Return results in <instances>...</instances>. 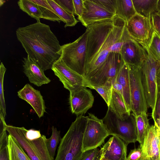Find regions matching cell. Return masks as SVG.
<instances>
[{
	"instance_id": "1",
	"label": "cell",
	"mask_w": 160,
	"mask_h": 160,
	"mask_svg": "<svg viewBox=\"0 0 160 160\" xmlns=\"http://www.w3.org/2000/svg\"><path fill=\"white\" fill-rule=\"evenodd\" d=\"M127 22L115 15L111 19L89 25L85 79L105 61L113 45L123 37Z\"/></svg>"
},
{
	"instance_id": "2",
	"label": "cell",
	"mask_w": 160,
	"mask_h": 160,
	"mask_svg": "<svg viewBox=\"0 0 160 160\" xmlns=\"http://www.w3.org/2000/svg\"><path fill=\"white\" fill-rule=\"evenodd\" d=\"M18 40L26 53L44 71L60 58L62 46L50 26L40 21L18 28Z\"/></svg>"
},
{
	"instance_id": "3",
	"label": "cell",
	"mask_w": 160,
	"mask_h": 160,
	"mask_svg": "<svg viewBox=\"0 0 160 160\" xmlns=\"http://www.w3.org/2000/svg\"><path fill=\"white\" fill-rule=\"evenodd\" d=\"M88 116H78L61 138L55 160H81L82 140Z\"/></svg>"
},
{
	"instance_id": "4",
	"label": "cell",
	"mask_w": 160,
	"mask_h": 160,
	"mask_svg": "<svg viewBox=\"0 0 160 160\" xmlns=\"http://www.w3.org/2000/svg\"><path fill=\"white\" fill-rule=\"evenodd\" d=\"M88 31L74 41L62 46L60 58L69 68L84 77L85 72Z\"/></svg>"
},
{
	"instance_id": "5",
	"label": "cell",
	"mask_w": 160,
	"mask_h": 160,
	"mask_svg": "<svg viewBox=\"0 0 160 160\" xmlns=\"http://www.w3.org/2000/svg\"><path fill=\"white\" fill-rule=\"evenodd\" d=\"M109 135L119 137L128 145L137 141V133L135 117L132 112L127 118L122 120L108 107L102 119Z\"/></svg>"
},
{
	"instance_id": "6",
	"label": "cell",
	"mask_w": 160,
	"mask_h": 160,
	"mask_svg": "<svg viewBox=\"0 0 160 160\" xmlns=\"http://www.w3.org/2000/svg\"><path fill=\"white\" fill-rule=\"evenodd\" d=\"M6 130L18 142L31 160H53L47 148L45 135H42L39 138L30 140L26 137L27 130L24 127L7 125Z\"/></svg>"
},
{
	"instance_id": "7",
	"label": "cell",
	"mask_w": 160,
	"mask_h": 160,
	"mask_svg": "<svg viewBox=\"0 0 160 160\" xmlns=\"http://www.w3.org/2000/svg\"><path fill=\"white\" fill-rule=\"evenodd\" d=\"M123 61L120 53L110 52L104 62L86 80L92 87L112 86Z\"/></svg>"
},
{
	"instance_id": "8",
	"label": "cell",
	"mask_w": 160,
	"mask_h": 160,
	"mask_svg": "<svg viewBox=\"0 0 160 160\" xmlns=\"http://www.w3.org/2000/svg\"><path fill=\"white\" fill-rule=\"evenodd\" d=\"M148 53V56L141 68L142 78L148 108H151L152 114L157 100L158 91L157 72L160 66V62Z\"/></svg>"
},
{
	"instance_id": "9",
	"label": "cell",
	"mask_w": 160,
	"mask_h": 160,
	"mask_svg": "<svg viewBox=\"0 0 160 160\" xmlns=\"http://www.w3.org/2000/svg\"><path fill=\"white\" fill-rule=\"evenodd\" d=\"M88 115L83 138V152L100 146L110 135L102 119L92 113Z\"/></svg>"
},
{
	"instance_id": "10",
	"label": "cell",
	"mask_w": 160,
	"mask_h": 160,
	"mask_svg": "<svg viewBox=\"0 0 160 160\" xmlns=\"http://www.w3.org/2000/svg\"><path fill=\"white\" fill-rule=\"evenodd\" d=\"M128 66L131 112L134 115L147 113L148 108L142 81L141 68Z\"/></svg>"
},
{
	"instance_id": "11",
	"label": "cell",
	"mask_w": 160,
	"mask_h": 160,
	"mask_svg": "<svg viewBox=\"0 0 160 160\" xmlns=\"http://www.w3.org/2000/svg\"><path fill=\"white\" fill-rule=\"evenodd\" d=\"M130 36L147 50L154 32L151 18L136 13L127 23Z\"/></svg>"
},
{
	"instance_id": "12",
	"label": "cell",
	"mask_w": 160,
	"mask_h": 160,
	"mask_svg": "<svg viewBox=\"0 0 160 160\" xmlns=\"http://www.w3.org/2000/svg\"><path fill=\"white\" fill-rule=\"evenodd\" d=\"M51 69L62 83L64 88L69 92L81 87L92 89V86L83 76L69 68L60 59L54 64Z\"/></svg>"
},
{
	"instance_id": "13",
	"label": "cell",
	"mask_w": 160,
	"mask_h": 160,
	"mask_svg": "<svg viewBox=\"0 0 160 160\" xmlns=\"http://www.w3.org/2000/svg\"><path fill=\"white\" fill-rule=\"evenodd\" d=\"M122 58L129 66L141 68L147 58L146 50L129 35L123 44L120 52Z\"/></svg>"
},
{
	"instance_id": "14",
	"label": "cell",
	"mask_w": 160,
	"mask_h": 160,
	"mask_svg": "<svg viewBox=\"0 0 160 160\" xmlns=\"http://www.w3.org/2000/svg\"><path fill=\"white\" fill-rule=\"evenodd\" d=\"M83 1V12L81 16L78 18L86 28L97 22L111 19L115 15L94 2L93 0Z\"/></svg>"
},
{
	"instance_id": "15",
	"label": "cell",
	"mask_w": 160,
	"mask_h": 160,
	"mask_svg": "<svg viewBox=\"0 0 160 160\" xmlns=\"http://www.w3.org/2000/svg\"><path fill=\"white\" fill-rule=\"evenodd\" d=\"M94 98L90 90L81 87L70 92L69 102L71 112L78 116L84 114L92 106Z\"/></svg>"
},
{
	"instance_id": "16",
	"label": "cell",
	"mask_w": 160,
	"mask_h": 160,
	"mask_svg": "<svg viewBox=\"0 0 160 160\" xmlns=\"http://www.w3.org/2000/svg\"><path fill=\"white\" fill-rule=\"evenodd\" d=\"M127 145L121 139L111 137L101 148V157L106 160H126Z\"/></svg>"
},
{
	"instance_id": "17",
	"label": "cell",
	"mask_w": 160,
	"mask_h": 160,
	"mask_svg": "<svg viewBox=\"0 0 160 160\" xmlns=\"http://www.w3.org/2000/svg\"><path fill=\"white\" fill-rule=\"evenodd\" d=\"M141 147L149 160H160V130L155 124L150 126Z\"/></svg>"
},
{
	"instance_id": "18",
	"label": "cell",
	"mask_w": 160,
	"mask_h": 160,
	"mask_svg": "<svg viewBox=\"0 0 160 160\" xmlns=\"http://www.w3.org/2000/svg\"><path fill=\"white\" fill-rule=\"evenodd\" d=\"M21 99L28 103L33 108L39 118L43 116L46 112L44 101L40 92L27 83L18 92Z\"/></svg>"
},
{
	"instance_id": "19",
	"label": "cell",
	"mask_w": 160,
	"mask_h": 160,
	"mask_svg": "<svg viewBox=\"0 0 160 160\" xmlns=\"http://www.w3.org/2000/svg\"><path fill=\"white\" fill-rule=\"evenodd\" d=\"M22 62L23 72L31 83L39 87L50 82L51 80L44 74V71L28 56L23 58Z\"/></svg>"
},
{
	"instance_id": "20",
	"label": "cell",
	"mask_w": 160,
	"mask_h": 160,
	"mask_svg": "<svg viewBox=\"0 0 160 160\" xmlns=\"http://www.w3.org/2000/svg\"><path fill=\"white\" fill-rule=\"evenodd\" d=\"M115 79L121 85L123 96L128 112H131L130 86L129 68L123 61L118 71Z\"/></svg>"
},
{
	"instance_id": "21",
	"label": "cell",
	"mask_w": 160,
	"mask_h": 160,
	"mask_svg": "<svg viewBox=\"0 0 160 160\" xmlns=\"http://www.w3.org/2000/svg\"><path fill=\"white\" fill-rule=\"evenodd\" d=\"M108 107L118 118L122 120L128 118L131 113L128 111L123 96L113 88Z\"/></svg>"
},
{
	"instance_id": "22",
	"label": "cell",
	"mask_w": 160,
	"mask_h": 160,
	"mask_svg": "<svg viewBox=\"0 0 160 160\" xmlns=\"http://www.w3.org/2000/svg\"><path fill=\"white\" fill-rule=\"evenodd\" d=\"M137 14L147 18L158 12L159 0H132Z\"/></svg>"
},
{
	"instance_id": "23",
	"label": "cell",
	"mask_w": 160,
	"mask_h": 160,
	"mask_svg": "<svg viewBox=\"0 0 160 160\" xmlns=\"http://www.w3.org/2000/svg\"><path fill=\"white\" fill-rule=\"evenodd\" d=\"M136 13L132 0H116L115 15L127 22Z\"/></svg>"
},
{
	"instance_id": "24",
	"label": "cell",
	"mask_w": 160,
	"mask_h": 160,
	"mask_svg": "<svg viewBox=\"0 0 160 160\" xmlns=\"http://www.w3.org/2000/svg\"><path fill=\"white\" fill-rule=\"evenodd\" d=\"M134 116L135 118L137 131V141L140 143V146L142 147L145 136L150 126L147 113L142 112L137 115Z\"/></svg>"
},
{
	"instance_id": "25",
	"label": "cell",
	"mask_w": 160,
	"mask_h": 160,
	"mask_svg": "<svg viewBox=\"0 0 160 160\" xmlns=\"http://www.w3.org/2000/svg\"><path fill=\"white\" fill-rule=\"evenodd\" d=\"M8 147L10 160H31L18 142L9 134Z\"/></svg>"
},
{
	"instance_id": "26",
	"label": "cell",
	"mask_w": 160,
	"mask_h": 160,
	"mask_svg": "<svg viewBox=\"0 0 160 160\" xmlns=\"http://www.w3.org/2000/svg\"><path fill=\"white\" fill-rule=\"evenodd\" d=\"M39 8L42 14V18L60 23L63 22L56 12L51 7L47 0H31Z\"/></svg>"
},
{
	"instance_id": "27",
	"label": "cell",
	"mask_w": 160,
	"mask_h": 160,
	"mask_svg": "<svg viewBox=\"0 0 160 160\" xmlns=\"http://www.w3.org/2000/svg\"><path fill=\"white\" fill-rule=\"evenodd\" d=\"M50 5L56 12L63 22L65 23V28L68 27H73L75 26L79 22L75 18L74 14L71 13L63 9L54 0H47Z\"/></svg>"
},
{
	"instance_id": "28",
	"label": "cell",
	"mask_w": 160,
	"mask_h": 160,
	"mask_svg": "<svg viewBox=\"0 0 160 160\" xmlns=\"http://www.w3.org/2000/svg\"><path fill=\"white\" fill-rule=\"evenodd\" d=\"M20 9L31 18L40 21L42 14L38 5L31 0H19L18 2Z\"/></svg>"
},
{
	"instance_id": "29",
	"label": "cell",
	"mask_w": 160,
	"mask_h": 160,
	"mask_svg": "<svg viewBox=\"0 0 160 160\" xmlns=\"http://www.w3.org/2000/svg\"><path fill=\"white\" fill-rule=\"evenodd\" d=\"M61 139L60 131H58L53 126L52 127V133L50 138H47L46 146L52 159L54 160L57 147Z\"/></svg>"
},
{
	"instance_id": "30",
	"label": "cell",
	"mask_w": 160,
	"mask_h": 160,
	"mask_svg": "<svg viewBox=\"0 0 160 160\" xmlns=\"http://www.w3.org/2000/svg\"><path fill=\"white\" fill-rule=\"evenodd\" d=\"M147 51L153 58L160 62V37L155 31Z\"/></svg>"
},
{
	"instance_id": "31",
	"label": "cell",
	"mask_w": 160,
	"mask_h": 160,
	"mask_svg": "<svg viewBox=\"0 0 160 160\" xmlns=\"http://www.w3.org/2000/svg\"><path fill=\"white\" fill-rule=\"evenodd\" d=\"M6 69L1 62L0 66V111L4 117L6 116V105L3 93V80Z\"/></svg>"
},
{
	"instance_id": "32",
	"label": "cell",
	"mask_w": 160,
	"mask_h": 160,
	"mask_svg": "<svg viewBox=\"0 0 160 160\" xmlns=\"http://www.w3.org/2000/svg\"><path fill=\"white\" fill-rule=\"evenodd\" d=\"M92 89L95 90L101 96L108 107L111 98L112 86L105 85L92 86Z\"/></svg>"
},
{
	"instance_id": "33",
	"label": "cell",
	"mask_w": 160,
	"mask_h": 160,
	"mask_svg": "<svg viewBox=\"0 0 160 160\" xmlns=\"http://www.w3.org/2000/svg\"><path fill=\"white\" fill-rule=\"evenodd\" d=\"M101 155L100 149L97 148L84 152L81 160H99Z\"/></svg>"
},
{
	"instance_id": "34",
	"label": "cell",
	"mask_w": 160,
	"mask_h": 160,
	"mask_svg": "<svg viewBox=\"0 0 160 160\" xmlns=\"http://www.w3.org/2000/svg\"><path fill=\"white\" fill-rule=\"evenodd\" d=\"M102 8L115 15L116 0H93Z\"/></svg>"
},
{
	"instance_id": "35",
	"label": "cell",
	"mask_w": 160,
	"mask_h": 160,
	"mask_svg": "<svg viewBox=\"0 0 160 160\" xmlns=\"http://www.w3.org/2000/svg\"><path fill=\"white\" fill-rule=\"evenodd\" d=\"M143 155L142 148L139 145L138 148L131 150L126 160H142Z\"/></svg>"
},
{
	"instance_id": "36",
	"label": "cell",
	"mask_w": 160,
	"mask_h": 160,
	"mask_svg": "<svg viewBox=\"0 0 160 160\" xmlns=\"http://www.w3.org/2000/svg\"><path fill=\"white\" fill-rule=\"evenodd\" d=\"M54 1L67 11L74 15L73 0H54Z\"/></svg>"
},
{
	"instance_id": "37",
	"label": "cell",
	"mask_w": 160,
	"mask_h": 160,
	"mask_svg": "<svg viewBox=\"0 0 160 160\" xmlns=\"http://www.w3.org/2000/svg\"><path fill=\"white\" fill-rule=\"evenodd\" d=\"M151 20L154 31L160 37V14L158 12L152 14Z\"/></svg>"
},
{
	"instance_id": "38",
	"label": "cell",
	"mask_w": 160,
	"mask_h": 160,
	"mask_svg": "<svg viewBox=\"0 0 160 160\" xmlns=\"http://www.w3.org/2000/svg\"><path fill=\"white\" fill-rule=\"evenodd\" d=\"M152 119L155 121L160 118V85H158V91L157 100L154 111L152 114Z\"/></svg>"
},
{
	"instance_id": "39",
	"label": "cell",
	"mask_w": 160,
	"mask_h": 160,
	"mask_svg": "<svg viewBox=\"0 0 160 160\" xmlns=\"http://www.w3.org/2000/svg\"><path fill=\"white\" fill-rule=\"evenodd\" d=\"M74 14L77 15L78 17L81 16L83 9V0H73Z\"/></svg>"
},
{
	"instance_id": "40",
	"label": "cell",
	"mask_w": 160,
	"mask_h": 160,
	"mask_svg": "<svg viewBox=\"0 0 160 160\" xmlns=\"http://www.w3.org/2000/svg\"><path fill=\"white\" fill-rule=\"evenodd\" d=\"M41 135L39 130H35L33 129L27 130L26 133V138L30 140L39 138Z\"/></svg>"
},
{
	"instance_id": "41",
	"label": "cell",
	"mask_w": 160,
	"mask_h": 160,
	"mask_svg": "<svg viewBox=\"0 0 160 160\" xmlns=\"http://www.w3.org/2000/svg\"><path fill=\"white\" fill-rule=\"evenodd\" d=\"M0 160H10L8 146L0 148Z\"/></svg>"
},
{
	"instance_id": "42",
	"label": "cell",
	"mask_w": 160,
	"mask_h": 160,
	"mask_svg": "<svg viewBox=\"0 0 160 160\" xmlns=\"http://www.w3.org/2000/svg\"><path fill=\"white\" fill-rule=\"evenodd\" d=\"M112 88L119 93L123 97V90L121 84L115 79L112 83Z\"/></svg>"
},
{
	"instance_id": "43",
	"label": "cell",
	"mask_w": 160,
	"mask_h": 160,
	"mask_svg": "<svg viewBox=\"0 0 160 160\" xmlns=\"http://www.w3.org/2000/svg\"><path fill=\"white\" fill-rule=\"evenodd\" d=\"M157 79L158 85H160V66L157 71Z\"/></svg>"
},
{
	"instance_id": "44",
	"label": "cell",
	"mask_w": 160,
	"mask_h": 160,
	"mask_svg": "<svg viewBox=\"0 0 160 160\" xmlns=\"http://www.w3.org/2000/svg\"><path fill=\"white\" fill-rule=\"evenodd\" d=\"M154 124L157 126L160 130V118L154 121Z\"/></svg>"
},
{
	"instance_id": "45",
	"label": "cell",
	"mask_w": 160,
	"mask_h": 160,
	"mask_svg": "<svg viewBox=\"0 0 160 160\" xmlns=\"http://www.w3.org/2000/svg\"><path fill=\"white\" fill-rule=\"evenodd\" d=\"M158 12L160 14V0H159L158 2Z\"/></svg>"
},
{
	"instance_id": "46",
	"label": "cell",
	"mask_w": 160,
	"mask_h": 160,
	"mask_svg": "<svg viewBox=\"0 0 160 160\" xmlns=\"http://www.w3.org/2000/svg\"><path fill=\"white\" fill-rule=\"evenodd\" d=\"M142 160H149L148 157L143 154V156Z\"/></svg>"
},
{
	"instance_id": "47",
	"label": "cell",
	"mask_w": 160,
	"mask_h": 160,
	"mask_svg": "<svg viewBox=\"0 0 160 160\" xmlns=\"http://www.w3.org/2000/svg\"><path fill=\"white\" fill-rule=\"evenodd\" d=\"M99 160H106L103 158H102L101 157V158H100V159Z\"/></svg>"
}]
</instances>
